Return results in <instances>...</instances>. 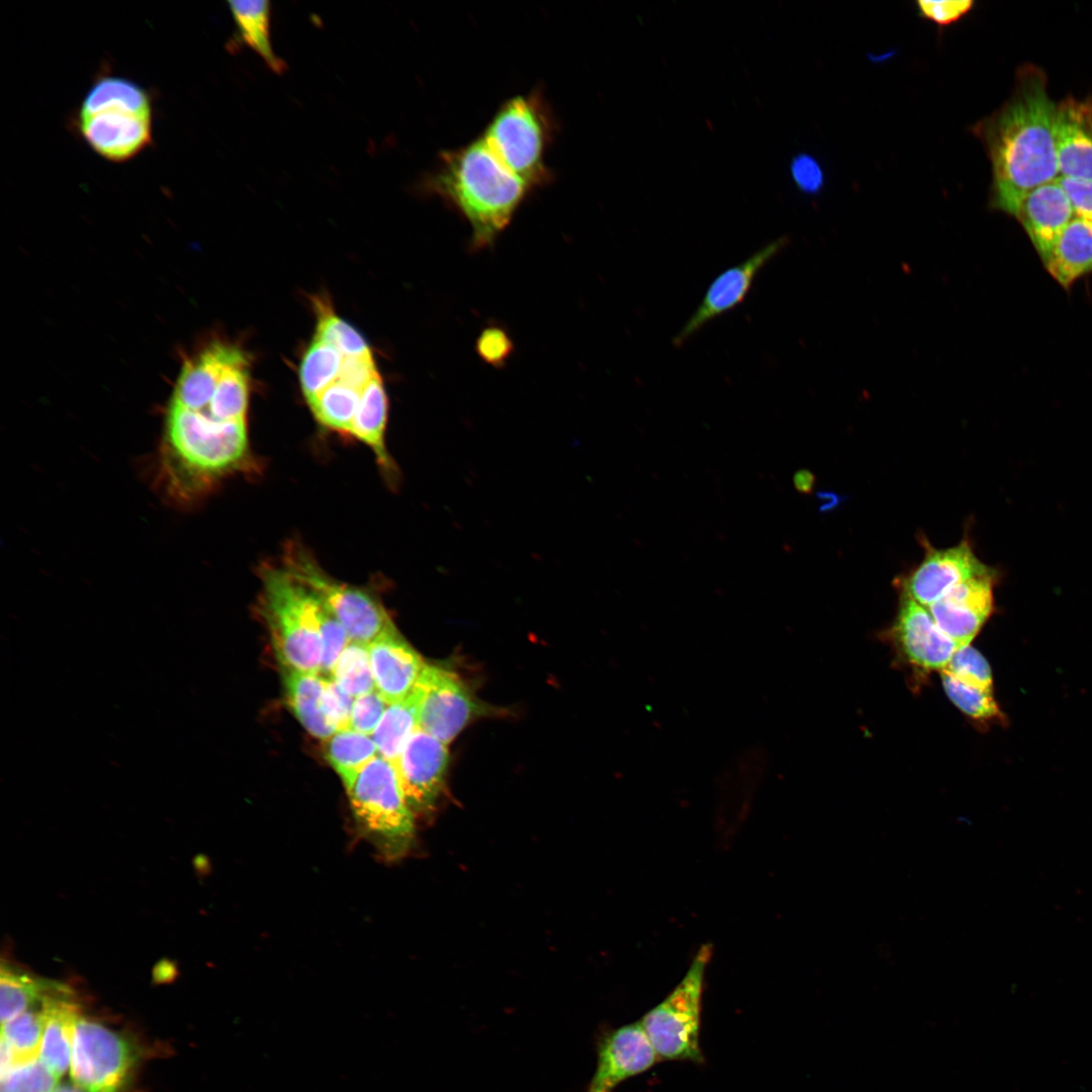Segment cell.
I'll return each mask as SVG.
<instances>
[{
	"instance_id": "cell-46",
	"label": "cell",
	"mask_w": 1092,
	"mask_h": 1092,
	"mask_svg": "<svg viewBox=\"0 0 1092 1092\" xmlns=\"http://www.w3.org/2000/svg\"><path fill=\"white\" fill-rule=\"evenodd\" d=\"M479 354L489 363L502 362L510 353L511 345L507 335L498 329L485 330L477 342Z\"/></svg>"
},
{
	"instance_id": "cell-35",
	"label": "cell",
	"mask_w": 1092,
	"mask_h": 1092,
	"mask_svg": "<svg viewBox=\"0 0 1092 1092\" xmlns=\"http://www.w3.org/2000/svg\"><path fill=\"white\" fill-rule=\"evenodd\" d=\"M317 314L314 338L336 348L344 358L370 353L364 338L339 317L323 299L314 300Z\"/></svg>"
},
{
	"instance_id": "cell-8",
	"label": "cell",
	"mask_w": 1092,
	"mask_h": 1092,
	"mask_svg": "<svg viewBox=\"0 0 1092 1092\" xmlns=\"http://www.w3.org/2000/svg\"><path fill=\"white\" fill-rule=\"evenodd\" d=\"M129 1041L100 1022L80 1016L75 1025L70 1076L83 1092H121L132 1067Z\"/></svg>"
},
{
	"instance_id": "cell-6",
	"label": "cell",
	"mask_w": 1092,
	"mask_h": 1092,
	"mask_svg": "<svg viewBox=\"0 0 1092 1092\" xmlns=\"http://www.w3.org/2000/svg\"><path fill=\"white\" fill-rule=\"evenodd\" d=\"M711 954L704 945L679 984L640 1020L659 1059L703 1063L700 1048L701 1000L705 967Z\"/></svg>"
},
{
	"instance_id": "cell-11",
	"label": "cell",
	"mask_w": 1092,
	"mask_h": 1092,
	"mask_svg": "<svg viewBox=\"0 0 1092 1092\" xmlns=\"http://www.w3.org/2000/svg\"><path fill=\"white\" fill-rule=\"evenodd\" d=\"M448 763V745L418 727L393 763L404 800L415 816L435 808Z\"/></svg>"
},
{
	"instance_id": "cell-10",
	"label": "cell",
	"mask_w": 1092,
	"mask_h": 1092,
	"mask_svg": "<svg viewBox=\"0 0 1092 1092\" xmlns=\"http://www.w3.org/2000/svg\"><path fill=\"white\" fill-rule=\"evenodd\" d=\"M780 237L751 254L744 261L718 274L679 331L672 338L674 347H681L711 321L738 306L747 296L758 273L789 244Z\"/></svg>"
},
{
	"instance_id": "cell-12",
	"label": "cell",
	"mask_w": 1092,
	"mask_h": 1092,
	"mask_svg": "<svg viewBox=\"0 0 1092 1092\" xmlns=\"http://www.w3.org/2000/svg\"><path fill=\"white\" fill-rule=\"evenodd\" d=\"M925 550L921 562L898 579L901 593L925 608L959 583L993 570L976 556L967 540L944 549L926 544Z\"/></svg>"
},
{
	"instance_id": "cell-3",
	"label": "cell",
	"mask_w": 1092,
	"mask_h": 1092,
	"mask_svg": "<svg viewBox=\"0 0 1092 1092\" xmlns=\"http://www.w3.org/2000/svg\"><path fill=\"white\" fill-rule=\"evenodd\" d=\"M262 608L282 669L321 673L316 595L283 568L262 572Z\"/></svg>"
},
{
	"instance_id": "cell-4",
	"label": "cell",
	"mask_w": 1092,
	"mask_h": 1092,
	"mask_svg": "<svg viewBox=\"0 0 1092 1092\" xmlns=\"http://www.w3.org/2000/svg\"><path fill=\"white\" fill-rule=\"evenodd\" d=\"M345 789L364 837L382 857H403L415 842V814L404 800L393 763L377 754Z\"/></svg>"
},
{
	"instance_id": "cell-18",
	"label": "cell",
	"mask_w": 1092,
	"mask_h": 1092,
	"mask_svg": "<svg viewBox=\"0 0 1092 1092\" xmlns=\"http://www.w3.org/2000/svg\"><path fill=\"white\" fill-rule=\"evenodd\" d=\"M1055 140L1060 177L1092 181V98L1057 103Z\"/></svg>"
},
{
	"instance_id": "cell-20",
	"label": "cell",
	"mask_w": 1092,
	"mask_h": 1092,
	"mask_svg": "<svg viewBox=\"0 0 1092 1092\" xmlns=\"http://www.w3.org/2000/svg\"><path fill=\"white\" fill-rule=\"evenodd\" d=\"M243 356L235 346L219 342L209 345L184 363L169 402L189 410L204 407L225 368Z\"/></svg>"
},
{
	"instance_id": "cell-16",
	"label": "cell",
	"mask_w": 1092,
	"mask_h": 1092,
	"mask_svg": "<svg viewBox=\"0 0 1092 1092\" xmlns=\"http://www.w3.org/2000/svg\"><path fill=\"white\" fill-rule=\"evenodd\" d=\"M893 631L907 659L924 670H943L960 648L938 628L927 608L903 593Z\"/></svg>"
},
{
	"instance_id": "cell-47",
	"label": "cell",
	"mask_w": 1092,
	"mask_h": 1092,
	"mask_svg": "<svg viewBox=\"0 0 1092 1092\" xmlns=\"http://www.w3.org/2000/svg\"><path fill=\"white\" fill-rule=\"evenodd\" d=\"M814 482L815 477L809 470L801 469L794 475V485L801 493H810Z\"/></svg>"
},
{
	"instance_id": "cell-36",
	"label": "cell",
	"mask_w": 1092,
	"mask_h": 1092,
	"mask_svg": "<svg viewBox=\"0 0 1092 1092\" xmlns=\"http://www.w3.org/2000/svg\"><path fill=\"white\" fill-rule=\"evenodd\" d=\"M940 674L947 697L965 714L979 720L1002 718L993 692L966 685L943 672Z\"/></svg>"
},
{
	"instance_id": "cell-32",
	"label": "cell",
	"mask_w": 1092,
	"mask_h": 1092,
	"mask_svg": "<svg viewBox=\"0 0 1092 1092\" xmlns=\"http://www.w3.org/2000/svg\"><path fill=\"white\" fill-rule=\"evenodd\" d=\"M343 360L332 345L313 339L299 366V382L307 401L337 381Z\"/></svg>"
},
{
	"instance_id": "cell-2",
	"label": "cell",
	"mask_w": 1092,
	"mask_h": 1092,
	"mask_svg": "<svg viewBox=\"0 0 1092 1092\" xmlns=\"http://www.w3.org/2000/svg\"><path fill=\"white\" fill-rule=\"evenodd\" d=\"M457 210L471 228L474 249L490 246L534 188L514 173L479 135L443 151L418 184Z\"/></svg>"
},
{
	"instance_id": "cell-40",
	"label": "cell",
	"mask_w": 1092,
	"mask_h": 1092,
	"mask_svg": "<svg viewBox=\"0 0 1092 1092\" xmlns=\"http://www.w3.org/2000/svg\"><path fill=\"white\" fill-rule=\"evenodd\" d=\"M387 706L388 704L376 690L355 698L349 729L372 735Z\"/></svg>"
},
{
	"instance_id": "cell-7",
	"label": "cell",
	"mask_w": 1092,
	"mask_h": 1092,
	"mask_svg": "<svg viewBox=\"0 0 1092 1092\" xmlns=\"http://www.w3.org/2000/svg\"><path fill=\"white\" fill-rule=\"evenodd\" d=\"M284 568L323 601L345 628L350 641L369 644L394 627L377 599L364 589L328 575L299 546L291 545L286 550Z\"/></svg>"
},
{
	"instance_id": "cell-13",
	"label": "cell",
	"mask_w": 1092,
	"mask_h": 1092,
	"mask_svg": "<svg viewBox=\"0 0 1092 1092\" xmlns=\"http://www.w3.org/2000/svg\"><path fill=\"white\" fill-rule=\"evenodd\" d=\"M598 1061L586 1092H614L625 1080L653 1067L659 1060L641 1021L601 1036Z\"/></svg>"
},
{
	"instance_id": "cell-48",
	"label": "cell",
	"mask_w": 1092,
	"mask_h": 1092,
	"mask_svg": "<svg viewBox=\"0 0 1092 1092\" xmlns=\"http://www.w3.org/2000/svg\"><path fill=\"white\" fill-rule=\"evenodd\" d=\"M55 1092H83V1091L72 1083V1084L59 1085V1087L56 1089Z\"/></svg>"
},
{
	"instance_id": "cell-45",
	"label": "cell",
	"mask_w": 1092,
	"mask_h": 1092,
	"mask_svg": "<svg viewBox=\"0 0 1092 1092\" xmlns=\"http://www.w3.org/2000/svg\"><path fill=\"white\" fill-rule=\"evenodd\" d=\"M1060 181L1069 196L1075 216L1092 224V181L1062 177Z\"/></svg>"
},
{
	"instance_id": "cell-44",
	"label": "cell",
	"mask_w": 1092,
	"mask_h": 1092,
	"mask_svg": "<svg viewBox=\"0 0 1092 1092\" xmlns=\"http://www.w3.org/2000/svg\"><path fill=\"white\" fill-rule=\"evenodd\" d=\"M378 375L371 352L344 358L337 381L358 391Z\"/></svg>"
},
{
	"instance_id": "cell-41",
	"label": "cell",
	"mask_w": 1092,
	"mask_h": 1092,
	"mask_svg": "<svg viewBox=\"0 0 1092 1092\" xmlns=\"http://www.w3.org/2000/svg\"><path fill=\"white\" fill-rule=\"evenodd\" d=\"M975 4L973 0H919L916 2V9L922 18L939 27H945L968 15Z\"/></svg>"
},
{
	"instance_id": "cell-17",
	"label": "cell",
	"mask_w": 1092,
	"mask_h": 1092,
	"mask_svg": "<svg viewBox=\"0 0 1092 1092\" xmlns=\"http://www.w3.org/2000/svg\"><path fill=\"white\" fill-rule=\"evenodd\" d=\"M375 690L389 705L410 695L427 663L392 627L368 644Z\"/></svg>"
},
{
	"instance_id": "cell-34",
	"label": "cell",
	"mask_w": 1092,
	"mask_h": 1092,
	"mask_svg": "<svg viewBox=\"0 0 1092 1092\" xmlns=\"http://www.w3.org/2000/svg\"><path fill=\"white\" fill-rule=\"evenodd\" d=\"M331 677L352 698L374 691L368 644L350 641L340 654Z\"/></svg>"
},
{
	"instance_id": "cell-38",
	"label": "cell",
	"mask_w": 1092,
	"mask_h": 1092,
	"mask_svg": "<svg viewBox=\"0 0 1092 1092\" xmlns=\"http://www.w3.org/2000/svg\"><path fill=\"white\" fill-rule=\"evenodd\" d=\"M940 672L975 688L993 692L992 673L985 657L972 646L960 647Z\"/></svg>"
},
{
	"instance_id": "cell-30",
	"label": "cell",
	"mask_w": 1092,
	"mask_h": 1092,
	"mask_svg": "<svg viewBox=\"0 0 1092 1092\" xmlns=\"http://www.w3.org/2000/svg\"><path fill=\"white\" fill-rule=\"evenodd\" d=\"M108 107H122L152 115L147 91L121 77L107 76L95 82L84 97L79 114H90Z\"/></svg>"
},
{
	"instance_id": "cell-37",
	"label": "cell",
	"mask_w": 1092,
	"mask_h": 1092,
	"mask_svg": "<svg viewBox=\"0 0 1092 1092\" xmlns=\"http://www.w3.org/2000/svg\"><path fill=\"white\" fill-rule=\"evenodd\" d=\"M60 1080L37 1059L1 1074L0 1092H55Z\"/></svg>"
},
{
	"instance_id": "cell-42",
	"label": "cell",
	"mask_w": 1092,
	"mask_h": 1092,
	"mask_svg": "<svg viewBox=\"0 0 1092 1092\" xmlns=\"http://www.w3.org/2000/svg\"><path fill=\"white\" fill-rule=\"evenodd\" d=\"M353 702L332 677H324L323 709L337 732L349 729Z\"/></svg>"
},
{
	"instance_id": "cell-9",
	"label": "cell",
	"mask_w": 1092,
	"mask_h": 1092,
	"mask_svg": "<svg viewBox=\"0 0 1092 1092\" xmlns=\"http://www.w3.org/2000/svg\"><path fill=\"white\" fill-rule=\"evenodd\" d=\"M419 728L449 744L474 719L494 714L453 671L427 664L419 680Z\"/></svg>"
},
{
	"instance_id": "cell-5",
	"label": "cell",
	"mask_w": 1092,
	"mask_h": 1092,
	"mask_svg": "<svg viewBox=\"0 0 1092 1092\" xmlns=\"http://www.w3.org/2000/svg\"><path fill=\"white\" fill-rule=\"evenodd\" d=\"M556 121L539 90L506 100L481 133L494 154L534 189L552 178L545 154Z\"/></svg>"
},
{
	"instance_id": "cell-25",
	"label": "cell",
	"mask_w": 1092,
	"mask_h": 1092,
	"mask_svg": "<svg viewBox=\"0 0 1092 1092\" xmlns=\"http://www.w3.org/2000/svg\"><path fill=\"white\" fill-rule=\"evenodd\" d=\"M1 1026L0 1075L38 1059L44 1028L40 1005L24 1011Z\"/></svg>"
},
{
	"instance_id": "cell-31",
	"label": "cell",
	"mask_w": 1092,
	"mask_h": 1092,
	"mask_svg": "<svg viewBox=\"0 0 1092 1092\" xmlns=\"http://www.w3.org/2000/svg\"><path fill=\"white\" fill-rule=\"evenodd\" d=\"M377 747L369 735L352 729L341 730L327 739L325 756L347 787L376 755Z\"/></svg>"
},
{
	"instance_id": "cell-28",
	"label": "cell",
	"mask_w": 1092,
	"mask_h": 1092,
	"mask_svg": "<svg viewBox=\"0 0 1092 1092\" xmlns=\"http://www.w3.org/2000/svg\"><path fill=\"white\" fill-rule=\"evenodd\" d=\"M55 981L35 978L2 964L0 970L1 1024L41 1004L46 997L62 987Z\"/></svg>"
},
{
	"instance_id": "cell-26",
	"label": "cell",
	"mask_w": 1092,
	"mask_h": 1092,
	"mask_svg": "<svg viewBox=\"0 0 1092 1092\" xmlns=\"http://www.w3.org/2000/svg\"><path fill=\"white\" fill-rule=\"evenodd\" d=\"M229 8L236 24L237 40L254 50L271 71L284 72L286 65L271 44L270 2L230 1Z\"/></svg>"
},
{
	"instance_id": "cell-27",
	"label": "cell",
	"mask_w": 1092,
	"mask_h": 1092,
	"mask_svg": "<svg viewBox=\"0 0 1092 1092\" xmlns=\"http://www.w3.org/2000/svg\"><path fill=\"white\" fill-rule=\"evenodd\" d=\"M422 690L418 685L403 699L387 706L371 737L380 756L394 763L419 727Z\"/></svg>"
},
{
	"instance_id": "cell-19",
	"label": "cell",
	"mask_w": 1092,
	"mask_h": 1092,
	"mask_svg": "<svg viewBox=\"0 0 1092 1092\" xmlns=\"http://www.w3.org/2000/svg\"><path fill=\"white\" fill-rule=\"evenodd\" d=\"M1074 217L1072 203L1060 178L1030 191L1015 215L1042 263Z\"/></svg>"
},
{
	"instance_id": "cell-43",
	"label": "cell",
	"mask_w": 1092,
	"mask_h": 1092,
	"mask_svg": "<svg viewBox=\"0 0 1092 1092\" xmlns=\"http://www.w3.org/2000/svg\"><path fill=\"white\" fill-rule=\"evenodd\" d=\"M790 171L796 186L806 194H817L824 186L825 176L819 162L808 154H799L791 162Z\"/></svg>"
},
{
	"instance_id": "cell-23",
	"label": "cell",
	"mask_w": 1092,
	"mask_h": 1092,
	"mask_svg": "<svg viewBox=\"0 0 1092 1092\" xmlns=\"http://www.w3.org/2000/svg\"><path fill=\"white\" fill-rule=\"evenodd\" d=\"M282 670L286 700L295 717L312 736L329 739L337 731L323 709L324 677L315 673Z\"/></svg>"
},
{
	"instance_id": "cell-24",
	"label": "cell",
	"mask_w": 1092,
	"mask_h": 1092,
	"mask_svg": "<svg viewBox=\"0 0 1092 1092\" xmlns=\"http://www.w3.org/2000/svg\"><path fill=\"white\" fill-rule=\"evenodd\" d=\"M387 407L386 392L378 374L360 393L359 405L349 434L367 445L380 465L390 470L393 463L384 442Z\"/></svg>"
},
{
	"instance_id": "cell-39",
	"label": "cell",
	"mask_w": 1092,
	"mask_h": 1092,
	"mask_svg": "<svg viewBox=\"0 0 1092 1092\" xmlns=\"http://www.w3.org/2000/svg\"><path fill=\"white\" fill-rule=\"evenodd\" d=\"M317 597V596H316ZM316 616L322 641L321 675L331 677L333 668L350 638L337 618L317 597Z\"/></svg>"
},
{
	"instance_id": "cell-33",
	"label": "cell",
	"mask_w": 1092,
	"mask_h": 1092,
	"mask_svg": "<svg viewBox=\"0 0 1092 1092\" xmlns=\"http://www.w3.org/2000/svg\"><path fill=\"white\" fill-rule=\"evenodd\" d=\"M360 393L336 381L307 402L318 423L348 434L359 405Z\"/></svg>"
},
{
	"instance_id": "cell-22",
	"label": "cell",
	"mask_w": 1092,
	"mask_h": 1092,
	"mask_svg": "<svg viewBox=\"0 0 1092 1092\" xmlns=\"http://www.w3.org/2000/svg\"><path fill=\"white\" fill-rule=\"evenodd\" d=\"M1065 289L1092 273V224L1075 216L1063 231L1042 263Z\"/></svg>"
},
{
	"instance_id": "cell-14",
	"label": "cell",
	"mask_w": 1092,
	"mask_h": 1092,
	"mask_svg": "<svg viewBox=\"0 0 1092 1092\" xmlns=\"http://www.w3.org/2000/svg\"><path fill=\"white\" fill-rule=\"evenodd\" d=\"M995 569L950 588L928 609L938 628L960 647L977 636L994 609Z\"/></svg>"
},
{
	"instance_id": "cell-15",
	"label": "cell",
	"mask_w": 1092,
	"mask_h": 1092,
	"mask_svg": "<svg viewBox=\"0 0 1092 1092\" xmlns=\"http://www.w3.org/2000/svg\"><path fill=\"white\" fill-rule=\"evenodd\" d=\"M79 129L87 144L103 158L123 162L152 141V115L122 107L79 114Z\"/></svg>"
},
{
	"instance_id": "cell-1",
	"label": "cell",
	"mask_w": 1092,
	"mask_h": 1092,
	"mask_svg": "<svg viewBox=\"0 0 1092 1092\" xmlns=\"http://www.w3.org/2000/svg\"><path fill=\"white\" fill-rule=\"evenodd\" d=\"M1056 108L1044 72L1024 65L1006 102L972 126L991 163L990 208L1015 217L1030 191L1060 178Z\"/></svg>"
},
{
	"instance_id": "cell-21",
	"label": "cell",
	"mask_w": 1092,
	"mask_h": 1092,
	"mask_svg": "<svg viewBox=\"0 0 1092 1092\" xmlns=\"http://www.w3.org/2000/svg\"><path fill=\"white\" fill-rule=\"evenodd\" d=\"M44 1028L38 1060L60 1079L69 1070L72 1040L80 1007L72 991L62 985L40 1004Z\"/></svg>"
},
{
	"instance_id": "cell-29",
	"label": "cell",
	"mask_w": 1092,
	"mask_h": 1092,
	"mask_svg": "<svg viewBox=\"0 0 1092 1092\" xmlns=\"http://www.w3.org/2000/svg\"><path fill=\"white\" fill-rule=\"evenodd\" d=\"M249 394V362L243 356L225 368L209 403L198 410L220 422L246 421Z\"/></svg>"
}]
</instances>
